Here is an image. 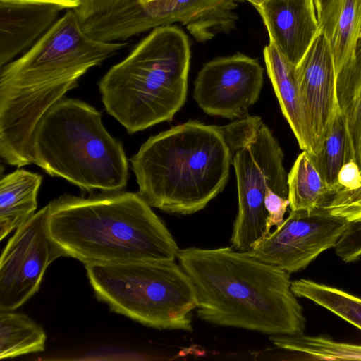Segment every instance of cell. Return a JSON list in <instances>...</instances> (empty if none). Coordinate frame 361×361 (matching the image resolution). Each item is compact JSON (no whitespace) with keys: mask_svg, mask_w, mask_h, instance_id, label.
<instances>
[{"mask_svg":"<svg viewBox=\"0 0 361 361\" xmlns=\"http://www.w3.org/2000/svg\"><path fill=\"white\" fill-rule=\"evenodd\" d=\"M126 42L90 37L68 9L19 58L1 67L0 156L7 164H33L32 140L44 114L78 87L90 68L116 55Z\"/></svg>","mask_w":361,"mask_h":361,"instance_id":"cell-1","label":"cell"},{"mask_svg":"<svg viewBox=\"0 0 361 361\" xmlns=\"http://www.w3.org/2000/svg\"><path fill=\"white\" fill-rule=\"evenodd\" d=\"M177 258L196 289L202 320L270 335L304 334L288 272L228 247H188Z\"/></svg>","mask_w":361,"mask_h":361,"instance_id":"cell-2","label":"cell"},{"mask_svg":"<svg viewBox=\"0 0 361 361\" xmlns=\"http://www.w3.org/2000/svg\"><path fill=\"white\" fill-rule=\"evenodd\" d=\"M104 192L48 204L49 233L66 257L84 264L175 261L176 240L138 192Z\"/></svg>","mask_w":361,"mask_h":361,"instance_id":"cell-3","label":"cell"},{"mask_svg":"<svg viewBox=\"0 0 361 361\" xmlns=\"http://www.w3.org/2000/svg\"><path fill=\"white\" fill-rule=\"evenodd\" d=\"M231 161L218 126L196 121L151 136L130 158L143 199L182 215L202 209L224 189Z\"/></svg>","mask_w":361,"mask_h":361,"instance_id":"cell-4","label":"cell"},{"mask_svg":"<svg viewBox=\"0 0 361 361\" xmlns=\"http://www.w3.org/2000/svg\"><path fill=\"white\" fill-rule=\"evenodd\" d=\"M190 63L182 30L153 29L98 82L106 112L130 134L170 121L185 102Z\"/></svg>","mask_w":361,"mask_h":361,"instance_id":"cell-5","label":"cell"},{"mask_svg":"<svg viewBox=\"0 0 361 361\" xmlns=\"http://www.w3.org/2000/svg\"><path fill=\"white\" fill-rule=\"evenodd\" d=\"M33 164L87 192L120 191L129 177L123 144L106 130L102 113L63 97L39 122L32 140Z\"/></svg>","mask_w":361,"mask_h":361,"instance_id":"cell-6","label":"cell"},{"mask_svg":"<svg viewBox=\"0 0 361 361\" xmlns=\"http://www.w3.org/2000/svg\"><path fill=\"white\" fill-rule=\"evenodd\" d=\"M84 265L95 295L113 312L159 330L192 331L196 289L174 261Z\"/></svg>","mask_w":361,"mask_h":361,"instance_id":"cell-7","label":"cell"},{"mask_svg":"<svg viewBox=\"0 0 361 361\" xmlns=\"http://www.w3.org/2000/svg\"><path fill=\"white\" fill-rule=\"evenodd\" d=\"M283 158L279 141L264 123L255 139L232 157L238 197L231 238L233 249L249 252L267 238L264 197L269 189L288 199Z\"/></svg>","mask_w":361,"mask_h":361,"instance_id":"cell-8","label":"cell"},{"mask_svg":"<svg viewBox=\"0 0 361 361\" xmlns=\"http://www.w3.org/2000/svg\"><path fill=\"white\" fill-rule=\"evenodd\" d=\"M48 204L16 229L0 258V311H13L39 290L47 267L66 257L48 230Z\"/></svg>","mask_w":361,"mask_h":361,"instance_id":"cell-9","label":"cell"},{"mask_svg":"<svg viewBox=\"0 0 361 361\" xmlns=\"http://www.w3.org/2000/svg\"><path fill=\"white\" fill-rule=\"evenodd\" d=\"M348 221L324 207L290 211L276 229L247 252L288 274L306 268L319 255L335 247Z\"/></svg>","mask_w":361,"mask_h":361,"instance_id":"cell-10","label":"cell"},{"mask_svg":"<svg viewBox=\"0 0 361 361\" xmlns=\"http://www.w3.org/2000/svg\"><path fill=\"white\" fill-rule=\"evenodd\" d=\"M263 80L264 68L255 59L241 53L216 58L199 71L193 97L210 116L242 118L259 99Z\"/></svg>","mask_w":361,"mask_h":361,"instance_id":"cell-11","label":"cell"},{"mask_svg":"<svg viewBox=\"0 0 361 361\" xmlns=\"http://www.w3.org/2000/svg\"><path fill=\"white\" fill-rule=\"evenodd\" d=\"M226 0H152L126 3L100 13L97 25L107 42H123L154 28L181 23L188 29Z\"/></svg>","mask_w":361,"mask_h":361,"instance_id":"cell-12","label":"cell"},{"mask_svg":"<svg viewBox=\"0 0 361 361\" xmlns=\"http://www.w3.org/2000/svg\"><path fill=\"white\" fill-rule=\"evenodd\" d=\"M295 78L315 137L317 153L329 134L335 115L340 111L333 54L321 30L295 66Z\"/></svg>","mask_w":361,"mask_h":361,"instance_id":"cell-13","label":"cell"},{"mask_svg":"<svg viewBox=\"0 0 361 361\" xmlns=\"http://www.w3.org/2000/svg\"><path fill=\"white\" fill-rule=\"evenodd\" d=\"M271 42L296 66L319 30L314 0H266L256 7Z\"/></svg>","mask_w":361,"mask_h":361,"instance_id":"cell-14","label":"cell"},{"mask_svg":"<svg viewBox=\"0 0 361 361\" xmlns=\"http://www.w3.org/2000/svg\"><path fill=\"white\" fill-rule=\"evenodd\" d=\"M63 10L49 4L0 1V67L31 48Z\"/></svg>","mask_w":361,"mask_h":361,"instance_id":"cell-15","label":"cell"},{"mask_svg":"<svg viewBox=\"0 0 361 361\" xmlns=\"http://www.w3.org/2000/svg\"><path fill=\"white\" fill-rule=\"evenodd\" d=\"M267 74L283 116L300 148L311 155L317 153L315 137L300 94L295 66L269 42L263 51Z\"/></svg>","mask_w":361,"mask_h":361,"instance_id":"cell-16","label":"cell"},{"mask_svg":"<svg viewBox=\"0 0 361 361\" xmlns=\"http://www.w3.org/2000/svg\"><path fill=\"white\" fill-rule=\"evenodd\" d=\"M318 20L330 44L336 75L358 46L361 0H329Z\"/></svg>","mask_w":361,"mask_h":361,"instance_id":"cell-17","label":"cell"},{"mask_svg":"<svg viewBox=\"0 0 361 361\" xmlns=\"http://www.w3.org/2000/svg\"><path fill=\"white\" fill-rule=\"evenodd\" d=\"M42 176L20 169L0 180V240L25 222L37 207Z\"/></svg>","mask_w":361,"mask_h":361,"instance_id":"cell-18","label":"cell"},{"mask_svg":"<svg viewBox=\"0 0 361 361\" xmlns=\"http://www.w3.org/2000/svg\"><path fill=\"white\" fill-rule=\"evenodd\" d=\"M336 96L345 125L346 161L361 169V44L336 75Z\"/></svg>","mask_w":361,"mask_h":361,"instance_id":"cell-19","label":"cell"},{"mask_svg":"<svg viewBox=\"0 0 361 361\" xmlns=\"http://www.w3.org/2000/svg\"><path fill=\"white\" fill-rule=\"evenodd\" d=\"M290 211L324 207L336 193L321 177L309 152L298 156L288 174Z\"/></svg>","mask_w":361,"mask_h":361,"instance_id":"cell-20","label":"cell"},{"mask_svg":"<svg viewBox=\"0 0 361 361\" xmlns=\"http://www.w3.org/2000/svg\"><path fill=\"white\" fill-rule=\"evenodd\" d=\"M46 340L43 328L26 314L0 311L1 359L43 352Z\"/></svg>","mask_w":361,"mask_h":361,"instance_id":"cell-21","label":"cell"},{"mask_svg":"<svg viewBox=\"0 0 361 361\" xmlns=\"http://www.w3.org/2000/svg\"><path fill=\"white\" fill-rule=\"evenodd\" d=\"M291 290L297 297L313 301L361 330V298L305 279L292 281Z\"/></svg>","mask_w":361,"mask_h":361,"instance_id":"cell-22","label":"cell"},{"mask_svg":"<svg viewBox=\"0 0 361 361\" xmlns=\"http://www.w3.org/2000/svg\"><path fill=\"white\" fill-rule=\"evenodd\" d=\"M270 340L279 348L303 353L316 360H361V345L336 342L322 336L304 334L271 335Z\"/></svg>","mask_w":361,"mask_h":361,"instance_id":"cell-23","label":"cell"},{"mask_svg":"<svg viewBox=\"0 0 361 361\" xmlns=\"http://www.w3.org/2000/svg\"><path fill=\"white\" fill-rule=\"evenodd\" d=\"M310 157L324 181L336 192L338 191L342 187L338 183V173L346 162L345 125L340 111L319 151Z\"/></svg>","mask_w":361,"mask_h":361,"instance_id":"cell-24","label":"cell"},{"mask_svg":"<svg viewBox=\"0 0 361 361\" xmlns=\"http://www.w3.org/2000/svg\"><path fill=\"white\" fill-rule=\"evenodd\" d=\"M264 123L259 116H246L229 124L218 126L232 157L249 145Z\"/></svg>","mask_w":361,"mask_h":361,"instance_id":"cell-25","label":"cell"},{"mask_svg":"<svg viewBox=\"0 0 361 361\" xmlns=\"http://www.w3.org/2000/svg\"><path fill=\"white\" fill-rule=\"evenodd\" d=\"M331 214L348 222L361 221V187L353 190L341 188L324 206Z\"/></svg>","mask_w":361,"mask_h":361,"instance_id":"cell-26","label":"cell"},{"mask_svg":"<svg viewBox=\"0 0 361 361\" xmlns=\"http://www.w3.org/2000/svg\"><path fill=\"white\" fill-rule=\"evenodd\" d=\"M289 205L288 198L283 197L271 189L267 190L264 197V207L267 212L265 228L267 237L271 233L272 226L278 227L283 222V216Z\"/></svg>","mask_w":361,"mask_h":361,"instance_id":"cell-27","label":"cell"},{"mask_svg":"<svg viewBox=\"0 0 361 361\" xmlns=\"http://www.w3.org/2000/svg\"><path fill=\"white\" fill-rule=\"evenodd\" d=\"M128 0H82L79 7L74 9L80 21L94 14L113 9Z\"/></svg>","mask_w":361,"mask_h":361,"instance_id":"cell-28","label":"cell"},{"mask_svg":"<svg viewBox=\"0 0 361 361\" xmlns=\"http://www.w3.org/2000/svg\"><path fill=\"white\" fill-rule=\"evenodd\" d=\"M338 183L349 190L361 187V169L355 161L350 160L342 166L338 173Z\"/></svg>","mask_w":361,"mask_h":361,"instance_id":"cell-29","label":"cell"},{"mask_svg":"<svg viewBox=\"0 0 361 361\" xmlns=\"http://www.w3.org/2000/svg\"><path fill=\"white\" fill-rule=\"evenodd\" d=\"M5 1L29 2L38 4H49L58 6L63 9L74 10L79 7L82 0H0Z\"/></svg>","mask_w":361,"mask_h":361,"instance_id":"cell-30","label":"cell"},{"mask_svg":"<svg viewBox=\"0 0 361 361\" xmlns=\"http://www.w3.org/2000/svg\"><path fill=\"white\" fill-rule=\"evenodd\" d=\"M315 4V7L317 10V17L319 18V16H320L323 8H324L325 5L328 2L329 0H314Z\"/></svg>","mask_w":361,"mask_h":361,"instance_id":"cell-31","label":"cell"},{"mask_svg":"<svg viewBox=\"0 0 361 361\" xmlns=\"http://www.w3.org/2000/svg\"><path fill=\"white\" fill-rule=\"evenodd\" d=\"M251 3L255 8L262 4L266 0H247Z\"/></svg>","mask_w":361,"mask_h":361,"instance_id":"cell-32","label":"cell"},{"mask_svg":"<svg viewBox=\"0 0 361 361\" xmlns=\"http://www.w3.org/2000/svg\"><path fill=\"white\" fill-rule=\"evenodd\" d=\"M138 1L140 2H147V1H152V0H138Z\"/></svg>","mask_w":361,"mask_h":361,"instance_id":"cell-33","label":"cell"},{"mask_svg":"<svg viewBox=\"0 0 361 361\" xmlns=\"http://www.w3.org/2000/svg\"><path fill=\"white\" fill-rule=\"evenodd\" d=\"M358 44H361V31H360V41H359Z\"/></svg>","mask_w":361,"mask_h":361,"instance_id":"cell-34","label":"cell"}]
</instances>
